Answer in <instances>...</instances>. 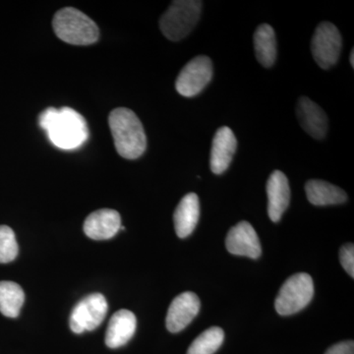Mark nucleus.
Segmentation results:
<instances>
[{"instance_id":"f257e3e1","label":"nucleus","mask_w":354,"mask_h":354,"mask_svg":"<svg viewBox=\"0 0 354 354\" xmlns=\"http://www.w3.org/2000/svg\"><path fill=\"white\" fill-rule=\"evenodd\" d=\"M39 125L48 133V138L55 147L72 150L82 146L88 137L85 118L70 108L46 109L39 114Z\"/></svg>"},{"instance_id":"f03ea898","label":"nucleus","mask_w":354,"mask_h":354,"mask_svg":"<svg viewBox=\"0 0 354 354\" xmlns=\"http://www.w3.org/2000/svg\"><path fill=\"white\" fill-rule=\"evenodd\" d=\"M109 128L120 157L136 160L145 153L147 137L143 124L131 109L118 108L109 114Z\"/></svg>"},{"instance_id":"7ed1b4c3","label":"nucleus","mask_w":354,"mask_h":354,"mask_svg":"<svg viewBox=\"0 0 354 354\" xmlns=\"http://www.w3.org/2000/svg\"><path fill=\"white\" fill-rule=\"evenodd\" d=\"M53 28L57 38L73 46H90L97 41L99 27L86 14L73 7H65L55 13Z\"/></svg>"},{"instance_id":"20e7f679","label":"nucleus","mask_w":354,"mask_h":354,"mask_svg":"<svg viewBox=\"0 0 354 354\" xmlns=\"http://www.w3.org/2000/svg\"><path fill=\"white\" fill-rule=\"evenodd\" d=\"M203 2L196 0L172 1L160 19V29L169 41L186 38L199 22Z\"/></svg>"},{"instance_id":"39448f33","label":"nucleus","mask_w":354,"mask_h":354,"mask_svg":"<svg viewBox=\"0 0 354 354\" xmlns=\"http://www.w3.org/2000/svg\"><path fill=\"white\" fill-rule=\"evenodd\" d=\"M313 295L314 283L311 276L306 272H299L286 279L279 290L274 307L279 315H293L305 308Z\"/></svg>"},{"instance_id":"423d86ee","label":"nucleus","mask_w":354,"mask_h":354,"mask_svg":"<svg viewBox=\"0 0 354 354\" xmlns=\"http://www.w3.org/2000/svg\"><path fill=\"white\" fill-rule=\"evenodd\" d=\"M342 48L341 32L334 24L322 22L316 28L311 41V51L319 67L330 69L339 59Z\"/></svg>"},{"instance_id":"0eeeda50","label":"nucleus","mask_w":354,"mask_h":354,"mask_svg":"<svg viewBox=\"0 0 354 354\" xmlns=\"http://www.w3.org/2000/svg\"><path fill=\"white\" fill-rule=\"evenodd\" d=\"M108 302L101 293H92L84 297L72 309L69 326L72 332L82 334L97 329L108 312Z\"/></svg>"},{"instance_id":"6e6552de","label":"nucleus","mask_w":354,"mask_h":354,"mask_svg":"<svg viewBox=\"0 0 354 354\" xmlns=\"http://www.w3.org/2000/svg\"><path fill=\"white\" fill-rule=\"evenodd\" d=\"M213 72V62L211 58L205 55L193 58L177 76V92L185 97H195L211 82Z\"/></svg>"},{"instance_id":"1a4fd4ad","label":"nucleus","mask_w":354,"mask_h":354,"mask_svg":"<svg viewBox=\"0 0 354 354\" xmlns=\"http://www.w3.org/2000/svg\"><path fill=\"white\" fill-rule=\"evenodd\" d=\"M225 246L228 252L251 259H257L262 254L257 232L247 221H241L230 228L225 239Z\"/></svg>"},{"instance_id":"9d476101","label":"nucleus","mask_w":354,"mask_h":354,"mask_svg":"<svg viewBox=\"0 0 354 354\" xmlns=\"http://www.w3.org/2000/svg\"><path fill=\"white\" fill-rule=\"evenodd\" d=\"M201 307L196 293L186 291L172 300L167 315V328L171 333L181 332L198 315Z\"/></svg>"},{"instance_id":"9b49d317","label":"nucleus","mask_w":354,"mask_h":354,"mask_svg":"<svg viewBox=\"0 0 354 354\" xmlns=\"http://www.w3.org/2000/svg\"><path fill=\"white\" fill-rule=\"evenodd\" d=\"M121 218L115 209H101L93 212L84 223V232L94 241H108L120 232Z\"/></svg>"},{"instance_id":"f8f14e48","label":"nucleus","mask_w":354,"mask_h":354,"mask_svg":"<svg viewBox=\"0 0 354 354\" xmlns=\"http://www.w3.org/2000/svg\"><path fill=\"white\" fill-rule=\"evenodd\" d=\"M297 116L305 132L314 139L325 138L328 132V116L321 106L309 97H301L297 104Z\"/></svg>"},{"instance_id":"ddd939ff","label":"nucleus","mask_w":354,"mask_h":354,"mask_svg":"<svg viewBox=\"0 0 354 354\" xmlns=\"http://www.w3.org/2000/svg\"><path fill=\"white\" fill-rule=\"evenodd\" d=\"M236 148V138L230 128L223 127L216 130L212 143L209 158L211 171L215 174H221L227 171L234 158Z\"/></svg>"},{"instance_id":"4468645a","label":"nucleus","mask_w":354,"mask_h":354,"mask_svg":"<svg viewBox=\"0 0 354 354\" xmlns=\"http://www.w3.org/2000/svg\"><path fill=\"white\" fill-rule=\"evenodd\" d=\"M268 214L274 223L281 221L290 200V184L283 172L274 171L267 183Z\"/></svg>"},{"instance_id":"2eb2a0df","label":"nucleus","mask_w":354,"mask_h":354,"mask_svg":"<svg viewBox=\"0 0 354 354\" xmlns=\"http://www.w3.org/2000/svg\"><path fill=\"white\" fill-rule=\"evenodd\" d=\"M137 328L136 316L129 310H118L109 321L106 333V344L111 348H118L132 339Z\"/></svg>"},{"instance_id":"dca6fc26","label":"nucleus","mask_w":354,"mask_h":354,"mask_svg":"<svg viewBox=\"0 0 354 354\" xmlns=\"http://www.w3.org/2000/svg\"><path fill=\"white\" fill-rule=\"evenodd\" d=\"M200 218L199 198L195 193L185 195L174 212V228L179 239L189 236L196 227Z\"/></svg>"},{"instance_id":"f3484780","label":"nucleus","mask_w":354,"mask_h":354,"mask_svg":"<svg viewBox=\"0 0 354 354\" xmlns=\"http://www.w3.org/2000/svg\"><path fill=\"white\" fill-rule=\"evenodd\" d=\"M307 198L315 206H329L342 204L348 200V195L341 188L327 181L312 179L305 185Z\"/></svg>"},{"instance_id":"a211bd4d","label":"nucleus","mask_w":354,"mask_h":354,"mask_svg":"<svg viewBox=\"0 0 354 354\" xmlns=\"http://www.w3.org/2000/svg\"><path fill=\"white\" fill-rule=\"evenodd\" d=\"M254 48L256 57L262 66L270 68L274 64L278 50L276 34L271 26L262 24L256 29L254 32Z\"/></svg>"},{"instance_id":"6ab92c4d","label":"nucleus","mask_w":354,"mask_h":354,"mask_svg":"<svg viewBox=\"0 0 354 354\" xmlns=\"http://www.w3.org/2000/svg\"><path fill=\"white\" fill-rule=\"evenodd\" d=\"M25 301V293L18 283L0 281V313L8 318L19 316Z\"/></svg>"},{"instance_id":"aec40b11","label":"nucleus","mask_w":354,"mask_h":354,"mask_svg":"<svg viewBox=\"0 0 354 354\" xmlns=\"http://www.w3.org/2000/svg\"><path fill=\"white\" fill-rule=\"evenodd\" d=\"M223 339L225 333L221 328H209L191 344L187 354H214L221 348Z\"/></svg>"},{"instance_id":"412c9836","label":"nucleus","mask_w":354,"mask_h":354,"mask_svg":"<svg viewBox=\"0 0 354 354\" xmlns=\"http://www.w3.org/2000/svg\"><path fill=\"white\" fill-rule=\"evenodd\" d=\"M19 251L12 228L0 225V264H7L16 259Z\"/></svg>"},{"instance_id":"4be33fe9","label":"nucleus","mask_w":354,"mask_h":354,"mask_svg":"<svg viewBox=\"0 0 354 354\" xmlns=\"http://www.w3.org/2000/svg\"><path fill=\"white\" fill-rule=\"evenodd\" d=\"M341 264L346 272L354 278V246L353 243H348L342 246L339 252Z\"/></svg>"},{"instance_id":"5701e85b","label":"nucleus","mask_w":354,"mask_h":354,"mask_svg":"<svg viewBox=\"0 0 354 354\" xmlns=\"http://www.w3.org/2000/svg\"><path fill=\"white\" fill-rule=\"evenodd\" d=\"M325 354H354V342L353 341L339 342L330 346Z\"/></svg>"},{"instance_id":"b1692460","label":"nucleus","mask_w":354,"mask_h":354,"mask_svg":"<svg viewBox=\"0 0 354 354\" xmlns=\"http://www.w3.org/2000/svg\"><path fill=\"white\" fill-rule=\"evenodd\" d=\"M353 55H354V50H351V59H349V62H351V66H353H353H354V60H353Z\"/></svg>"}]
</instances>
